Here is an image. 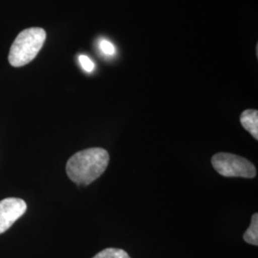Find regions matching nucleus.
I'll return each instance as SVG.
<instances>
[{"label":"nucleus","instance_id":"obj_1","mask_svg":"<svg viewBox=\"0 0 258 258\" xmlns=\"http://www.w3.org/2000/svg\"><path fill=\"white\" fill-rule=\"evenodd\" d=\"M107 150L91 148L75 153L66 164V173L71 181L88 185L99 179L109 165Z\"/></svg>","mask_w":258,"mask_h":258},{"label":"nucleus","instance_id":"obj_2","mask_svg":"<svg viewBox=\"0 0 258 258\" xmlns=\"http://www.w3.org/2000/svg\"><path fill=\"white\" fill-rule=\"evenodd\" d=\"M46 32L42 28H29L16 37L10 49L9 61L14 67L30 63L43 46Z\"/></svg>","mask_w":258,"mask_h":258},{"label":"nucleus","instance_id":"obj_3","mask_svg":"<svg viewBox=\"0 0 258 258\" xmlns=\"http://www.w3.org/2000/svg\"><path fill=\"white\" fill-rule=\"evenodd\" d=\"M213 168L224 177L248 178L256 176V168L249 160L236 154L219 152L212 158Z\"/></svg>","mask_w":258,"mask_h":258},{"label":"nucleus","instance_id":"obj_4","mask_svg":"<svg viewBox=\"0 0 258 258\" xmlns=\"http://www.w3.org/2000/svg\"><path fill=\"white\" fill-rule=\"evenodd\" d=\"M26 210L27 205L19 198H6L0 201V234L8 231Z\"/></svg>","mask_w":258,"mask_h":258},{"label":"nucleus","instance_id":"obj_5","mask_svg":"<svg viewBox=\"0 0 258 258\" xmlns=\"http://www.w3.org/2000/svg\"><path fill=\"white\" fill-rule=\"evenodd\" d=\"M240 121L244 128L249 134L258 140V111L255 109H247L240 116Z\"/></svg>","mask_w":258,"mask_h":258},{"label":"nucleus","instance_id":"obj_6","mask_svg":"<svg viewBox=\"0 0 258 258\" xmlns=\"http://www.w3.org/2000/svg\"><path fill=\"white\" fill-rule=\"evenodd\" d=\"M243 239L248 244L257 246L258 245V214L254 213L251 217V222L247 231L243 235Z\"/></svg>","mask_w":258,"mask_h":258},{"label":"nucleus","instance_id":"obj_7","mask_svg":"<svg viewBox=\"0 0 258 258\" xmlns=\"http://www.w3.org/2000/svg\"><path fill=\"white\" fill-rule=\"evenodd\" d=\"M93 258H131L124 249L117 248H107L99 253H97Z\"/></svg>","mask_w":258,"mask_h":258},{"label":"nucleus","instance_id":"obj_8","mask_svg":"<svg viewBox=\"0 0 258 258\" xmlns=\"http://www.w3.org/2000/svg\"><path fill=\"white\" fill-rule=\"evenodd\" d=\"M79 61L82 65V67L83 68L84 71L88 72V73H91L94 68H95V64L93 62L92 60L87 56V55H81L79 56Z\"/></svg>","mask_w":258,"mask_h":258},{"label":"nucleus","instance_id":"obj_9","mask_svg":"<svg viewBox=\"0 0 258 258\" xmlns=\"http://www.w3.org/2000/svg\"><path fill=\"white\" fill-rule=\"evenodd\" d=\"M100 48L102 51V53L104 55H112L115 54L116 52V49L115 46L111 43L109 40H106V39H102L100 42Z\"/></svg>","mask_w":258,"mask_h":258}]
</instances>
